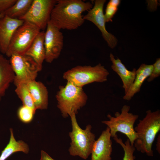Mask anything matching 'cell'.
I'll list each match as a JSON object with an SVG mask.
<instances>
[{
  "label": "cell",
  "mask_w": 160,
  "mask_h": 160,
  "mask_svg": "<svg viewBox=\"0 0 160 160\" xmlns=\"http://www.w3.org/2000/svg\"><path fill=\"white\" fill-rule=\"evenodd\" d=\"M93 7L90 2L82 0H58L52 9L50 21L59 30H73L82 25L85 20L82 13Z\"/></svg>",
  "instance_id": "6da1fadb"
},
{
  "label": "cell",
  "mask_w": 160,
  "mask_h": 160,
  "mask_svg": "<svg viewBox=\"0 0 160 160\" xmlns=\"http://www.w3.org/2000/svg\"><path fill=\"white\" fill-rule=\"evenodd\" d=\"M134 129L137 135L134 143L135 149L148 156H153V144L160 130V111H146L145 116L139 120Z\"/></svg>",
  "instance_id": "7a4b0ae2"
},
{
  "label": "cell",
  "mask_w": 160,
  "mask_h": 160,
  "mask_svg": "<svg viewBox=\"0 0 160 160\" xmlns=\"http://www.w3.org/2000/svg\"><path fill=\"white\" fill-rule=\"evenodd\" d=\"M55 97L57 107L65 118L76 114L78 111L86 105L88 97L83 88L67 81L65 86H61Z\"/></svg>",
  "instance_id": "3957f363"
},
{
  "label": "cell",
  "mask_w": 160,
  "mask_h": 160,
  "mask_svg": "<svg viewBox=\"0 0 160 160\" xmlns=\"http://www.w3.org/2000/svg\"><path fill=\"white\" fill-rule=\"evenodd\" d=\"M76 115L73 114L70 116L72 130L69 133L71 142L68 151L72 156H79L86 159L91 154L95 136L91 131V125H87L84 129L79 127Z\"/></svg>",
  "instance_id": "277c9868"
},
{
  "label": "cell",
  "mask_w": 160,
  "mask_h": 160,
  "mask_svg": "<svg viewBox=\"0 0 160 160\" xmlns=\"http://www.w3.org/2000/svg\"><path fill=\"white\" fill-rule=\"evenodd\" d=\"M109 73L100 63L95 66L77 65L64 73L63 78L75 85L82 87L94 82L106 81Z\"/></svg>",
  "instance_id": "5b68a950"
},
{
  "label": "cell",
  "mask_w": 160,
  "mask_h": 160,
  "mask_svg": "<svg viewBox=\"0 0 160 160\" xmlns=\"http://www.w3.org/2000/svg\"><path fill=\"white\" fill-rule=\"evenodd\" d=\"M130 110V106L125 105L122 107L121 113L116 112L114 116L108 114L109 120L103 121L102 123L109 128L111 137L117 135L118 132H120L126 135L131 145H134L137 137L134 124L139 116L129 112Z\"/></svg>",
  "instance_id": "8992f818"
},
{
  "label": "cell",
  "mask_w": 160,
  "mask_h": 160,
  "mask_svg": "<svg viewBox=\"0 0 160 160\" xmlns=\"http://www.w3.org/2000/svg\"><path fill=\"white\" fill-rule=\"evenodd\" d=\"M40 31L35 25L24 21L14 33L5 54L6 55L10 57L13 54H25Z\"/></svg>",
  "instance_id": "52a82bcc"
},
{
  "label": "cell",
  "mask_w": 160,
  "mask_h": 160,
  "mask_svg": "<svg viewBox=\"0 0 160 160\" xmlns=\"http://www.w3.org/2000/svg\"><path fill=\"white\" fill-rule=\"evenodd\" d=\"M15 74V85L36 80L41 70L38 65L30 57L25 54H13L9 60Z\"/></svg>",
  "instance_id": "ba28073f"
},
{
  "label": "cell",
  "mask_w": 160,
  "mask_h": 160,
  "mask_svg": "<svg viewBox=\"0 0 160 160\" xmlns=\"http://www.w3.org/2000/svg\"><path fill=\"white\" fill-rule=\"evenodd\" d=\"M57 0H33L27 13L19 19L30 22L40 30L46 28L51 13Z\"/></svg>",
  "instance_id": "9c48e42d"
},
{
  "label": "cell",
  "mask_w": 160,
  "mask_h": 160,
  "mask_svg": "<svg viewBox=\"0 0 160 160\" xmlns=\"http://www.w3.org/2000/svg\"><path fill=\"white\" fill-rule=\"evenodd\" d=\"M105 0H96L92 8L83 16L85 20L89 21L94 24L100 31L102 35L108 46L113 49L117 45L118 40L116 37L108 32L106 29L103 8Z\"/></svg>",
  "instance_id": "30bf717a"
},
{
  "label": "cell",
  "mask_w": 160,
  "mask_h": 160,
  "mask_svg": "<svg viewBox=\"0 0 160 160\" xmlns=\"http://www.w3.org/2000/svg\"><path fill=\"white\" fill-rule=\"evenodd\" d=\"M44 45L46 52L45 60L51 63L60 55L63 46V36L60 30L50 21L45 32Z\"/></svg>",
  "instance_id": "8fae6325"
},
{
  "label": "cell",
  "mask_w": 160,
  "mask_h": 160,
  "mask_svg": "<svg viewBox=\"0 0 160 160\" xmlns=\"http://www.w3.org/2000/svg\"><path fill=\"white\" fill-rule=\"evenodd\" d=\"M109 128L107 127L102 132L92 146L91 160H111L112 142Z\"/></svg>",
  "instance_id": "7c38bea8"
},
{
  "label": "cell",
  "mask_w": 160,
  "mask_h": 160,
  "mask_svg": "<svg viewBox=\"0 0 160 160\" xmlns=\"http://www.w3.org/2000/svg\"><path fill=\"white\" fill-rule=\"evenodd\" d=\"M24 22L5 15L0 18V52L2 53L6 54L14 33Z\"/></svg>",
  "instance_id": "4fadbf2b"
},
{
  "label": "cell",
  "mask_w": 160,
  "mask_h": 160,
  "mask_svg": "<svg viewBox=\"0 0 160 160\" xmlns=\"http://www.w3.org/2000/svg\"><path fill=\"white\" fill-rule=\"evenodd\" d=\"M36 110H45L48 105V92L47 87L42 82L36 80L26 83Z\"/></svg>",
  "instance_id": "5bb4252c"
},
{
  "label": "cell",
  "mask_w": 160,
  "mask_h": 160,
  "mask_svg": "<svg viewBox=\"0 0 160 160\" xmlns=\"http://www.w3.org/2000/svg\"><path fill=\"white\" fill-rule=\"evenodd\" d=\"M110 58L112 63L111 68L121 79L123 83L122 87L125 94L134 81L136 76V69L134 68L132 71L128 70L121 60L119 58L115 59L114 56L111 53L110 54Z\"/></svg>",
  "instance_id": "9a60e30c"
},
{
  "label": "cell",
  "mask_w": 160,
  "mask_h": 160,
  "mask_svg": "<svg viewBox=\"0 0 160 160\" xmlns=\"http://www.w3.org/2000/svg\"><path fill=\"white\" fill-rule=\"evenodd\" d=\"M153 68L152 65L141 64L136 70L135 79L129 90L124 96V100L129 101L135 94L140 92L143 82L151 75Z\"/></svg>",
  "instance_id": "2e32d148"
},
{
  "label": "cell",
  "mask_w": 160,
  "mask_h": 160,
  "mask_svg": "<svg viewBox=\"0 0 160 160\" xmlns=\"http://www.w3.org/2000/svg\"><path fill=\"white\" fill-rule=\"evenodd\" d=\"M45 32L44 31L39 32L25 54L34 60L41 71L46 57L44 45Z\"/></svg>",
  "instance_id": "e0dca14e"
},
{
  "label": "cell",
  "mask_w": 160,
  "mask_h": 160,
  "mask_svg": "<svg viewBox=\"0 0 160 160\" xmlns=\"http://www.w3.org/2000/svg\"><path fill=\"white\" fill-rule=\"evenodd\" d=\"M15 74L9 60L0 54V97H3L10 84L13 82Z\"/></svg>",
  "instance_id": "ac0fdd59"
},
{
  "label": "cell",
  "mask_w": 160,
  "mask_h": 160,
  "mask_svg": "<svg viewBox=\"0 0 160 160\" xmlns=\"http://www.w3.org/2000/svg\"><path fill=\"white\" fill-rule=\"evenodd\" d=\"M10 137L9 141L4 150L1 151L0 160H6L14 153L22 152L28 154L29 151L28 145L22 140H16L15 138L13 130L10 128Z\"/></svg>",
  "instance_id": "d6986e66"
},
{
  "label": "cell",
  "mask_w": 160,
  "mask_h": 160,
  "mask_svg": "<svg viewBox=\"0 0 160 160\" xmlns=\"http://www.w3.org/2000/svg\"><path fill=\"white\" fill-rule=\"evenodd\" d=\"M33 0H17L4 14L13 19H19L28 11Z\"/></svg>",
  "instance_id": "ffe728a7"
},
{
  "label": "cell",
  "mask_w": 160,
  "mask_h": 160,
  "mask_svg": "<svg viewBox=\"0 0 160 160\" xmlns=\"http://www.w3.org/2000/svg\"><path fill=\"white\" fill-rule=\"evenodd\" d=\"M16 86L15 92L22 101L23 105L30 107L36 111V110L26 84L20 83Z\"/></svg>",
  "instance_id": "44dd1931"
},
{
  "label": "cell",
  "mask_w": 160,
  "mask_h": 160,
  "mask_svg": "<svg viewBox=\"0 0 160 160\" xmlns=\"http://www.w3.org/2000/svg\"><path fill=\"white\" fill-rule=\"evenodd\" d=\"M113 138L116 143L121 146L123 149L124 154L123 160H135V157L134 153L136 149L134 145H131L129 140L128 139L124 143L121 138L118 137L117 135Z\"/></svg>",
  "instance_id": "7402d4cb"
},
{
  "label": "cell",
  "mask_w": 160,
  "mask_h": 160,
  "mask_svg": "<svg viewBox=\"0 0 160 160\" xmlns=\"http://www.w3.org/2000/svg\"><path fill=\"white\" fill-rule=\"evenodd\" d=\"M36 111L28 107L22 105L18 108L17 114L20 120L24 123H29L33 120Z\"/></svg>",
  "instance_id": "603a6c76"
},
{
  "label": "cell",
  "mask_w": 160,
  "mask_h": 160,
  "mask_svg": "<svg viewBox=\"0 0 160 160\" xmlns=\"http://www.w3.org/2000/svg\"><path fill=\"white\" fill-rule=\"evenodd\" d=\"M121 2L120 0H110L108 3L104 16L105 22L112 21Z\"/></svg>",
  "instance_id": "cb8c5ba5"
},
{
  "label": "cell",
  "mask_w": 160,
  "mask_h": 160,
  "mask_svg": "<svg viewBox=\"0 0 160 160\" xmlns=\"http://www.w3.org/2000/svg\"><path fill=\"white\" fill-rule=\"evenodd\" d=\"M153 68L151 75L148 77L147 81L150 82L160 75V58L156 59L155 63L152 65Z\"/></svg>",
  "instance_id": "d4e9b609"
},
{
  "label": "cell",
  "mask_w": 160,
  "mask_h": 160,
  "mask_svg": "<svg viewBox=\"0 0 160 160\" xmlns=\"http://www.w3.org/2000/svg\"><path fill=\"white\" fill-rule=\"evenodd\" d=\"M17 0H0V14L4 13L12 6Z\"/></svg>",
  "instance_id": "484cf974"
},
{
  "label": "cell",
  "mask_w": 160,
  "mask_h": 160,
  "mask_svg": "<svg viewBox=\"0 0 160 160\" xmlns=\"http://www.w3.org/2000/svg\"><path fill=\"white\" fill-rule=\"evenodd\" d=\"M40 160H55L44 151L41 150Z\"/></svg>",
  "instance_id": "4316f807"
},
{
  "label": "cell",
  "mask_w": 160,
  "mask_h": 160,
  "mask_svg": "<svg viewBox=\"0 0 160 160\" xmlns=\"http://www.w3.org/2000/svg\"><path fill=\"white\" fill-rule=\"evenodd\" d=\"M160 135H158L156 143V150L158 152L160 153Z\"/></svg>",
  "instance_id": "83f0119b"
},
{
  "label": "cell",
  "mask_w": 160,
  "mask_h": 160,
  "mask_svg": "<svg viewBox=\"0 0 160 160\" xmlns=\"http://www.w3.org/2000/svg\"><path fill=\"white\" fill-rule=\"evenodd\" d=\"M4 15V13L1 14H0V18L2 17Z\"/></svg>",
  "instance_id": "f1b7e54d"
},
{
  "label": "cell",
  "mask_w": 160,
  "mask_h": 160,
  "mask_svg": "<svg viewBox=\"0 0 160 160\" xmlns=\"http://www.w3.org/2000/svg\"><path fill=\"white\" fill-rule=\"evenodd\" d=\"M1 97H0V101L1 100Z\"/></svg>",
  "instance_id": "f546056e"
}]
</instances>
